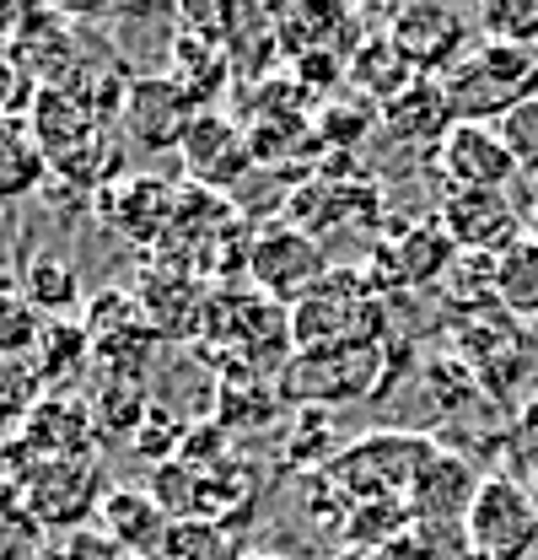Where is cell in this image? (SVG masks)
Wrapping results in <instances>:
<instances>
[{
  "instance_id": "1f68e13d",
  "label": "cell",
  "mask_w": 538,
  "mask_h": 560,
  "mask_svg": "<svg viewBox=\"0 0 538 560\" xmlns=\"http://www.w3.org/2000/svg\"><path fill=\"white\" fill-rule=\"evenodd\" d=\"M248 560H291V556H248Z\"/></svg>"
},
{
  "instance_id": "9c48e42d",
  "label": "cell",
  "mask_w": 538,
  "mask_h": 560,
  "mask_svg": "<svg viewBox=\"0 0 538 560\" xmlns=\"http://www.w3.org/2000/svg\"><path fill=\"white\" fill-rule=\"evenodd\" d=\"M81 335L92 346V361L114 366V372H145L151 350L162 346L134 302V291H97L81 313Z\"/></svg>"
},
{
  "instance_id": "3957f363",
  "label": "cell",
  "mask_w": 538,
  "mask_h": 560,
  "mask_svg": "<svg viewBox=\"0 0 538 560\" xmlns=\"http://www.w3.org/2000/svg\"><path fill=\"white\" fill-rule=\"evenodd\" d=\"M388 377V350L383 346H318V350H291L285 366L274 372L280 399L302 405V410H324V405H355L372 399Z\"/></svg>"
},
{
  "instance_id": "ffe728a7",
  "label": "cell",
  "mask_w": 538,
  "mask_h": 560,
  "mask_svg": "<svg viewBox=\"0 0 538 560\" xmlns=\"http://www.w3.org/2000/svg\"><path fill=\"white\" fill-rule=\"evenodd\" d=\"M44 173H49V162H44V151L33 140V125L0 114V206L27 200L44 184Z\"/></svg>"
},
{
  "instance_id": "d6a6232c",
  "label": "cell",
  "mask_w": 538,
  "mask_h": 560,
  "mask_svg": "<svg viewBox=\"0 0 538 560\" xmlns=\"http://www.w3.org/2000/svg\"><path fill=\"white\" fill-rule=\"evenodd\" d=\"M534 55H538V49H534Z\"/></svg>"
},
{
  "instance_id": "f1b7e54d",
  "label": "cell",
  "mask_w": 538,
  "mask_h": 560,
  "mask_svg": "<svg viewBox=\"0 0 538 560\" xmlns=\"http://www.w3.org/2000/svg\"><path fill=\"white\" fill-rule=\"evenodd\" d=\"M495 130H501V140H506V151H512L517 173H538V97L517 103Z\"/></svg>"
},
{
  "instance_id": "ba28073f",
  "label": "cell",
  "mask_w": 538,
  "mask_h": 560,
  "mask_svg": "<svg viewBox=\"0 0 538 560\" xmlns=\"http://www.w3.org/2000/svg\"><path fill=\"white\" fill-rule=\"evenodd\" d=\"M436 226L453 237L458 254L495 259L523 237V210L506 200V189H447L436 200Z\"/></svg>"
},
{
  "instance_id": "8fae6325",
  "label": "cell",
  "mask_w": 538,
  "mask_h": 560,
  "mask_svg": "<svg viewBox=\"0 0 538 560\" xmlns=\"http://www.w3.org/2000/svg\"><path fill=\"white\" fill-rule=\"evenodd\" d=\"M453 265H458V248H453V237L431 215V221H414V226L394 232L388 243H377L372 270H361V265L355 270L383 296V291H399V285H431L436 276H447Z\"/></svg>"
},
{
  "instance_id": "9a60e30c",
  "label": "cell",
  "mask_w": 538,
  "mask_h": 560,
  "mask_svg": "<svg viewBox=\"0 0 538 560\" xmlns=\"http://www.w3.org/2000/svg\"><path fill=\"white\" fill-rule=\"evenodd\" d=\"M97 210H103V221H108L119 237H130L140 248H156V243L167 237V226H173L178 184H162V178H151V173H125L119 184H108V189L97 195Z\"/></svg>"
},
{
  "instance_id": "83f0119b",
  "label": "cell",
  "mask_w": 538,
  "mask_h": 560,
  "mask_svg": "<svg viewBox=\"0 0 538 560\" xmlns=\"http://www.w3.org/2000/svg\"><path fill=\"white\" fill-rule=\"evenodd\" d=\"M33 97H38V81L27 75L16 44H11V33H0V114L27 119V114H33Z\"/></svg>"
},
{
  "instance_id": "7c38bea8",
  "label": "cell",
  "mask_w": 538,
  "mask_h": 560,
  "mask_svg": "<svg viewBox=\"0 0 538 560\" xmlns=\"http://www.w3.org/2000/svg\"><path fill=\"white\" fill-rule=\"evenodd\" d=\"M11 44H16L27 75L38 81V92L44 86H66V81H75L86 70L81 66V33H75L66 5H33V11H22L16 27H11Z\"/></svg>"
},
{
  "instance_id": "7402d4cb",
  "label": "cell",
  "mask_w": 538,
  "mask_h": 560,
  "mask_svg": "<svg viewBox=\"0 0 538 560\" xmlns=\"http://www.w3.org/2000/svg\"><path fill=\"white\" fill-rule=\"evenodd\" d=\"M16 285H22V296L33 302L38 318H66L70 307L81 302V280H75V270H70L60 254H49V248H38V254L22 259Z\"/></svg>"
},
{
  "instance_id": "4316f807",
  "label": "cell",
  "mask_w": 538,
  "mask_h": 560,
  "mask_svg": "<svg viewBox=\"0 0 538 560\" xmlns=\"http://www.w3.org/2000/svg\"><path fill=\"white\" fill-rule=\"evenodd\" d=\"M162 560H237V556H232L226 528L178 517V523H173V534H167V550H162Z\"/></svg>"
},
{
  "instance_id": "277c9868",
  "label": "cell",
  "mask_w": 538,
  "mask_h": 560,
  "mask_svg": "<svg viewBox=\"0 0 538 560\" xmlns=\"http://www.w3.org/2000/svg\"><path fill=\"white\" fill-rule=\"evenodd\" d=\"M464 534L479 560H528L538 545L534 490L512 475H484L464 512Z\"/></svg>"
},
{
  "instance_id": "7a4b0ae2",
  "label": "cell",
  "mask_w": 538,
  "mask_h": 560,
  "mask_svg": "<svg viewBox=\"0 0 538 560\" xmlns=\"http://www.w3.org/2000/svg\"><path fill=\"white\" fill-rule=\"evenodd\" d=\"M388 307L366 285L361 270H329L296 307H291V346H383Z\"/></svg>"
},
{
  "instance_id": "e0dca14e",
  "label": "cell",
  "mask_w": 538,
  "mask_h": 560,
  "mask_svg": "<svg viewBox=\"0 0 538 560\" xmlns=\"http://www.w3.org/2000/svg\"><path fill=\"white\" fill-rule=\"evenodd\" d=\"M383 114V130L404 145H414V151H436L442 140L453 136V103H447V92H442V81L436 75H420L409 92H399L388 108H377Z\"/></svg>"
},
{
  "instance_id": "5b68a950",
  "label": "cell",
  "mask_w": 538,
  "mask_h": 560,
  "mask_svg": "<svg viewBox=\"0 0 538 560\" xmlns=\"http://www.w3.org/2000/svg\"><path fill=\"white\" fill-rule=\"evenodd\" d=\"M335 265L324 259V248H318V237H307L302 226H291V221H269L254 232V248H248V280H254V291L269 296V302H280L285 313L318 285V280L329 276Z\"/></svg>"
},
{
  "instance_id": "d6986e66",
  "label": "cell",
  "mask_w": 538,
  "mask_h": 560,
  "mask_svg": "<svg viewBox=\"0 0 538 560\" xmlns=\"http://www.w3.org/2000/svg\"><path fill=\"white\" fill-rule=\"evenodd\" d=\"M420 81V70L404 60V49L388 38V27L383 33H372V38H361L350 55H344V86H355L361 97H372L377 108H388L399 92H409Z\"/></svg>"
},
{
  "instance_id": "cb8c5ba5",
  "label": "cell",
  "mask_w": 538,
  "mask_h": 560,
  "mask_svg": "<svg viewBox=\"0 0 538 560\" xmlns=\"http://www.w3.org/2000/svg\"><path fill=\"white\" fill-rule=\"evenodd\" d=\"M285 399H280V388L274 383H265V377H254V372H243V383H221V394H215V425L226 431V425H237V431H248V425H265V420H274V410H280Z\"/></svg>"
},
{
  "instance_id": "603a6c76",
  "label": "cell",
  "mask_w": 538,
  "mask_h": 560,
  "mask_svg": "<svg viewBox=\"0 0 538 560\" xmlns=\"http://www.w3.org/2000/svg\"><path fill=\"white\" fill-rule=\"evenodd\" d=\"M92 425L97 431H140L151 416V388L145 372H103V394H92Z\"/></svg>"
},
{
  "instance_id": "4dcf8cb0",
  "label": "cell",
  "mask_w": 538,
  "mask_h": 560,
  "mask_svg": "<svg viewBox=\"0 0 538 560\" xmlns=\"http://www.w3.org/2000/svg\"><path fill=\"white\" fill-rule=\"evenodd\" d=\"M528 490H534V501H538V464H534V486H528Z\"/></svg>"
},
{
  "instance_id": "5bb4252c",
  "label": "cell",
  "mask_w": 538,
  "mask_h": 560,
  "mask_svg": "<svg viewBox=\"0 0 538 560\" xmlns=\"http://www.w3.org/2000/svg\"><path fill=\"white\" fill-rule=\"evenodd\" d=\"M134 302H140V313H145V324H151L156 340H200L204 335L210 302H204L200 280L173 270V265H162V259L140 270Z\"/></svg>"
},
{
  "instance_id": "6da1fadb",
  "label": "cell",
  "mask_w": 538,
  "mask_h": 560,
  "mask_svg": "<svg viewBox=\"0 0 538 560\" xmlns=\"http://www.w3.org/2000/svg\"><path fill=\"white\" fill-rule=\"evenodd\" d=\"M458 125H501L517 103L538 97V55L495 38H473L469 55L436 75Z\"/></svg>"
},
{
  "instance_id": "30bf717a",
  "label": "cell",
  "mask_w": 538,
  "mask_h": 560,
  "mask_svg": "<svg viewBox=\"0 0 538 560\" xmlns=\"http://www.w3.org/2000/svg\"><path fill=\"white\" fill-rule=\"evenodd\" d=\"M184 156V173L195 189H210V195H226L248 167H254V145H248V125L226 119L221 108H200L189 136L178 145Z\"/></svg>"
},
{
  "instance_id": "f546056e",
  "label": "cell",
  "mask_w": 538,
  "mask_h": 560,
  "mask_svg": "<svg viewBox=\"0 0 538 560\" xmlns=\"http://www.w3.org/2000/svg\"><path fill=\"white\" fill-rule=\"evenodd\" d=\"M523 232H528V237L538 243V195L528 200V206H523Z\"/></svg>"
},
{
  "instance_id": "2e32d148",
  "label": "cell",
  "mask_w": 538,
  "mask_h": 560,
  "mask_svg": "<svg viewBox=\"0 0 538 560\" xmlns=\"http://www.w3.org/2000/svg\"><path fill=\"white\" fill-rule=\"evenodd\" d=\"M97 517H103V539H114L125 556H145V560H162L167 534H173V523H178V517L162 512V501H156L151 490H134V486L103 490Z\"/></svg>"
},
{
  "instance_id": "52a82bcc",
  "label": "cell",
  "mask_w": 538,
  "mask_h": 560,
  "mask_svg": "<svg viewBox=\"0 0 538 560\" xmlns=\"http://www.w3.org/2000/svg\"><path fill=\"white\" fill-rule=\"evenodd\" d=\"M200 103L184 92L178 75H134L130 97H125V114H119V130H125V145H140V151H178L189 125H195Z\"/></svg>"
},
{
  "instance_id": "484cf974",
  "label": "cell",
  "mask_w": 538,
  "mask_h": 560,
  "mask_svg": "<svg viewBox=\"0 0 538 560\" xmlns=\"http://www.w3.org/2000/svg\"><path fill=\"white\" fill-rule=\"evenodd\" d=\"M38 329H44V318L33 313V302L22 296V285L0 280V355H22V350H33Z\"/></svg>"
},
{
  "instance_id": "44dd1931",
  "label": "cell",
  "mask_w": 538,
  "mask_h": 560,
  "mask_svg": "<svg viewBox=\"0 0 538 560\" xmlns=\"http://www.w3.org/2000/svg\"><path fill=\"white\" fill-rule=\"evenodd\" d=\"M490 296L512 318H538V243L528 232L512 248L495 254V265H490Z\"/></svg>"
},
{
  "instance_id": "4fadbf2b",
  "label": "cell",
  "mask_w": 538,
  "mask_h": 560,
  "mask_svg": "<svg viewBox=\"0 0 538 560\" xmlns=\"http://www.w3.org/2000/svg\"><path fill=\"white\" fill-rule=\"evenodd\" d=\"M431 167L447 189H506L517 178V162L495 125H453V136L431 151Z\"/></svg>"
},
{
  "instance_id": "8992f818",
  "label": "cell",
  "mask_w": 538,
  "mask_h": 560,
  "mask_svg": "<svg viewBox=\"0 0 538 560\" xmlns=\"http://www.w3.org/2000/svg\"><path fill=\"white\" fill-rule=\"evenodd\" d=\"M388 38L399 44L404 60L420 75H442V70H453L469 55L479 27H473L469 11H458L447 0H409V5H399L388 16Z\"/></svg>"
},
{
  "instance_id": "ac0fdd59",
  "label": "cell",
  "mask_w": 538,
  "mask_h": 560,
  "mask_svg": "<svg viewBox=\"0 0 538 560\" xmlns=\"http://www.w3.org/2000/svg\"><path fill=\"white\" fill-rule=\"evenodd\" d=\"M92 506H103V495H97V469L86 458L38 464V475H27V512L38 523H81Z\"/></svg>"
},
{
  "instance_id": "d4e9b609",
  "label": "cell",
  "mask_w": 538,
  "mask_h": 560,
  "mask_svg": "<svg viewBox=\"0 0 538 560\" xmlns=\"http://www.w3.org/2000/svg\"><path fill=\"white\" fill-rule=\"evenodd\" d=\"M479 38L512 44V49H538V0H490L473 11Z\"/></svg>"
}]
</instances>
